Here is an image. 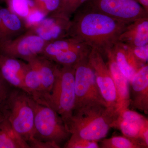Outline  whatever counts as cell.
Listing matches in <instances>:
<instances>
[{
  "instance_id": "6da1fadb",
  "label": "cell",
  "mask_w": 148,
  "mask_h": 148,
  "mask_svg": "<svg viewBox=\"0 0 148 148\" xmlns=\"http://www.w3.org/2000/svg\"><path fill=\"white\" fill-rule=\"evenodd\" d=\"M128 24L86 5L74 14L68 37L98 51L106 57Z\"/></svg>"
},
{
  "instance_id": "7a4b0ae2",
  "label": "cell",
  "mask_w": 148,
  "mask_h": 148,
  "mask_svg": "<svg viewBox=\"0 0 148 148\" xmlns=\"http://www.w3.org/2000/svg\"><path fill=\"white\" fill-rule=\"evenodd\" d=\"M14 129L31 148H53L36 138L34 111L31 97L24 90L13 87L2 112Z\"/></svg>"
},
{
  "instance_id": "3957f363",
  "label": "cell",
  "mask_w": 148,
  "mask_h": 148,
  "mask_svg": "<svg viewBox=\"0 0 148 148\" xmlns=\"http://www.w3.org/2000/svg\"><path fill=\"white\" fill-rule=\"evenodd\" d=\"M116 117L106 106L89 104L74 110L66 126L71 134L99 142L107 136Z\"/></svg>"
},
{
  "instance_id": "277c9868",
  "label": "cell",
  "mask_w": 148,
  "mask_h": 148,
  "mask_svg": "<svg viewBox=\"0 0 148 148\" xmlns=\"http://www.w3.org/2000/svg\"><path fill=\"white\" fill-rule=\"evenodd\" d=\"M31 101L34 111L36 138L53 148H61L71 135L62 118L49 106L37 103L31 97Z\"/></svg>"
},
{
  "instance_id": "5b68a950",
  "label": "cell",
  "mask_w": 148,
  "mask_h": 148,
  "mask_svg": "<svg viewBox=\"0 0 148 148\" xmlns=\"http://www.w3.org/2000/svg\"><path fill=\"white\" fill-rule=\"evenodd\" d=\"M75 100V66H59L47 106L57 112L66 125L73 115Z\"/></svg>"
},
{
  "instance_id": "8992f818",
  "label": "cell",
  "mask_w": 148,
  "mask_h": 148,
  "mask_svg": "<svg viewBox=\"0 0 148 148\" xmlns=\"http://www.w3.org/2000/svg\"><path fill=\"white\" fill-rule=\"evenodd\" d=\"M88 56L81 59L75 66V100L74 110L89 104H100L107 107L96 83Z\"/></svg>"
},
{
  "instance_id": "52a82bcc",
  "label": "cell",
  "mask_w": 148,
  "mask_h": 148,
  "mask_svg": "<svg viewBox=\"0 0 148 148\" xmlns=\"http://www.w3.org/2000/svg\"><path fill=\"white\" fill-rule=\"evenodd\" d=\"M91 49L71 37L47 43L41 55L62 66H75L87 56Z\"/></svg>"
},
{
  "instance_id": "ba28073f",
  "label": "cell",
  "mask_w": 148,
  "mask_h": 148,
  "mask_svg": "<svg viewBox=\"0 0 148 148\" xmlns=\"http://www.w3.org/2000/svg\"><path fill=\"white\" fill-rule=\"evenodd\" d=\"M47 43L29 29L11 39L0 40V53L28 62L41 55Z\"/></svg>"
},
{
  "instance_id": "9c48e42d",
  "label": "cell",
  "mask_w": 148,
  "mask_h": 148,
  "mask_svg": "<svg viewBox=\"0 0 148 148\" xmlns=\"http://www.w3.org/2000/svg\"><path fill=\"white\" fill-rule=\"evenodd\" d=\"M86 6L126 24L148 16L136 0H88Z\"/></svg>"
},
{
  "instance_id": "30bf717a",
  "label": "cell",
  "mask_w": 148,
  "mask_h": 148,
  "mask_svg": "<svg viewBox=\"0 0 148 148\" xmlns=\"http://www.w3.org/2000/svg\"><path fill=\"white\" fill-rule=\"evenodd\" d=\"M95 80L107 108L117 115V95L114 83L104 57L98 51L91 49L88 56Z\"/></svg>"
},
{
  "instance_id": "8fae6325",
  "label": "cell",
  "mask_w": 148,
  "mask_h": 148,
  "mask_svg": "<svg viewBox=\"0 0 148 148\" xmlns=\"http://www.w3.org/2000/svg\"><path fill=\"white\" fill-rule=\"evenodd\" d=\"M111 127L119 130L123 135L140 140L148 147V119L129 108L116 116Z\"/></svg>"
},
{
  "instance_id": "7c38bea8",
  "label": "cell",
  "mask_w": 148,
  "mask_h": 148,
  "mask_svg": "<svg viewBox=\"0 0 148 148\" xmlns=\"http://www.w3.org/2000/svg\"><path fill=\"white\" fill-rule=\"evenodd\" d=\"M71 23V18L56 12L48 14L28 29L48 42L68 37Z\"/></svg>"
},
{
  "instance_id": "4fadbf2b",
  "label": "cell",
  "mask_w": 148,
  "mask_h": 148,
  "mask_svg": "<svg viewBox=\"0 0 148 148\" xmlns=\"http://www.w3.org/2000/svg\"><path fill=\"white\" fill-rule=\"evenodd\" d=\"M29 61L34 63L38 73L42 98L41 104L48 106V100L53 88L59 65L42 55L37 56Z\"/></svg>"
},
{
  "instance_id": "5bb4252c",
  "label": "cell",
  "mask_w": 148,
  "mask_h": 148,
  "mask_svg": "<svg viewBox=\"0 0 148 148\" xmlns=\"http://www.w3.org/2000/svg\"><path fill=\"white\" fill-rule=\"evenodd\" d=\"M130 105L146 114H148V65H144L137 71L130 83Z\"/></svg>"
},
{
  "instance_id": "9a60e30c",
  "label": "cell",
  "mask_w": 148,
  "mask_h": 148,
  "mask_svg": "<svg viewBox=\"0 0 148 148\" xmlns=\"http://www.w3.org/2000/svg\"><path fill=\"white\" fill-rule=\"evenodd\" d=\"M106 57L108 59L107 65L114 83L117 95V115L123 110L130 108V85L128 79L120 70L117 64L112 49L108 52Z\"/></svg>"
},
{
  "instance_id": "2e32d148",
  "label": "cell",
  "mask_w": 148,
  "mask_h": 148,
  "mask_svg": "<svg viewBox=\"0 0 148 148\" xmlns=\"http://www.w3.org/2000/svg\"><path fill=\"white\" fill-rule=\"evenodd\" d=\"M28 68L27 62L0 53V73L12 87L23 90L24 77Z\"/></svg>"
},
{
  "instance_id": "e0dca14e",
  "label": "cell",
  "mask_w": 148,
  "mask_h": 148,
  "mask_svg": "<svg viewBox=\"0 0 148 148\" xmlns=\"http://www.w3.org/2000/svg\"><path fill=\"white\" fill-rule=\"evenodd\" d=\"M118 41L130 46L148 44V16L138 18L127 24L119 37Z\"/></svg>"
},
{
  "instance_id": "ac0fdd59",
  "label": "cell",
  "mask_w": 148,
  "mask_h": 148,
  "mask_svg": "<svg viewBox=\"0 0 148 148\" xmlns=\"http://www.w3.org/2000/svg\"><path fill=\"white\" fill-rule=\"evenodd\" d=\"M115 60L130 83L137 71L143 66L138 64L126 45L117 42L112 49Z\"/></svg>"
},
{
  "instance_id": "d6986e66",
  "label": "cell",
  "mask_w": 148,
  "mask_h": 148,
  "mask_svg": "<svg viewBox=\"0 0 148 148\" xmlns=\"http://www.w3.org/2000/svg\"><path fill=\"white\" fill-rule=\"evenodd\" d=\"M0 17L3 30L2 38L0 40L11 39L22 34L27 30L24 19L8 8L0 5Z\"/></svg>"
},
{
  "instance_id": "ffe728a7",
  "label": "cell",
  "mask_w": 148,
  "mask_h": 148,
  "mask_svg": "<svg viewBox=\"0 0 148 148\" xmlns=\"http://www.w3.org/2000/svg\"><path fill=\"white\" fill-rule=\"evenodd\" d=\"M0 148H31L3 113L0 115Z\"/></svg>"
},
{
  "instance_id": "44dd1931",
  "label": "cell",
  "mask_w": 148,
  "mask_h": 148,
  "mask_svg": "<svg viewBox=\"0 0 148 148\" xmlns=\"http://www.w3.org/2000/svg\"><path fill=\"white\" fill-rule=\"evenodd\" d=\"M28 68L24 79L23 90L37 103L41 104L40 84L36 68L32 61L27 62Z\"/></svg>"
},
{
  "instance_id": "7402d4cb",
  "label": "cell",
  "mask_w": 148,
  "mask_h": 148,
  "mask_svg": "<svg viewBox=\"0 0 148 148\" xmlns=\"http://www.w3.org/2000/svg\"><path fill=\"white\" fill-rule=\"evenodd\" d=\"M101 148H148L140 140L126 136H114L102 139L98 142Z\"/></svg>"
},
{
  "instance_id": "603a6c76",
  "label": "cell",
  "mask_w": 148,
  "mask_h": 148,
  "mask_svg": "<svg viewBox=\"0 0 148 148\" xmlns=\"http://www.w3.org/2000/svg\"><path fill=\"white\" fill-rule=\"evenodd\" d=\"M6 3L9 9L24 20L36 8L33 0H8Z\"/></svg>"
},
{
  "instance_id": "cb8c5ba5",
  "label": "cell",
  "mask_w": 148,
  "mask_h": 148,
  "mask_svg": "<svg viewBox=\"0 0 148 148\" xmlns=\"http://www.w3.org/2000/svg\"><path fill=\"white\" fill-rule=\"evenodd\" d=\"M64 147L65 148H100L98 141L86 140L73 134H71Z\"/></svg>"
},
{
  "instance_id": "d4e9b609",
  "label": "cell",
  "mask_w": 148,
  "mask_h": 148,
  "mask_svg": "<svg viewBox=\"0 0 148 148\" xmlns=\"http://www.w3.org/2000/svg\"><path fill=\"white\" fill-rule=\"evenodd\" d=\"M35 7L46 16L58 12L61 5V0H33Z\"/></svg>"
},
{
  "instance_id": "484cf974",
  "label": "cell",
  "mask_w": 148,
  "mask_h": 148,
  "mask_svg": "<svg viewBox=\"0 0 148 148\" xmlns=\"http://www.w3.org/2000/svg\"><path fill=\"white\" fill-rule=\"evenodd\" d=\"M88 0H61V5L58 12L71 18L79 8Z\"/></svg>"
},
{
  "instance_id": "4316f807",
  "label": "cell",
  "mask_w": 148,
  "mask_h": 148,
  "mask_svg": "<svg viewBox=\"0 0 148 148\" xmlns=\"http://www.w3.org/2000/svg\"><path fill=\"white\" fill-rule=\"evenodd\" d=\"M127 46L135 60L140 66H143L148 64V44L140 47Z\"/></svg>"
},
{
  "instance_id": "83f0119b",
  "label": "cell",
  "mask_w": 148,
  "mask_h": 148,
  "mask_svg": "<svg viewBox=\"0 0 148 148\" xmlns=\"http://www.w3.org/2000/svg\"><path fill=\"white\" fill-rule=\"evenodd\" d=\"M12 88L4 79L0 73V115Z\"/></svg>"
},
{
  "instance_id": "f1b7e54d",
  "label": "cell",
  "mask_w": 148,
  "mask_h": 148,
  "mask_svg": "<svg viewBox=\"0 0 148 148\" xmlns=\"http://www.w3.org/2000/svg\"><path fill=\"white\" fill-rule=\"evenodd\" d=\"M46 16L44 14L36 8L32 10L28 16L24 20L27 29L39 23Z\"/></svg>"
},
{
  "instance_id": "f546056e",
  "label": "cell",
  "mask_w": 148,
  "mask_h": 148,
  "mask_svg": "<svg viewBox=\"0 0 148 148\" xmlns=\"http://www.w3.org/2000/svg\"><path fill=\"white\" fill-rule=\"evenodd\" d=\"M139 4L148 12V0H136Z\"/></svg>"
},
{
  "instance_id": "4dcf8cb0",
  "label": "cell",
  "mask_w": 148,
  "mask_h": 148,
  "mask_svg": "<svg viewBox=\"0 0 148 148\" xmlns=\"http://www.w3.org/2000/svg\"><path fill=\"white\" fill-rule=\"evenodd\" d=\"M3 35V30L2 22L0 17V39L2 38Z\"/></svg>"
},
{
  "instance_id": "1f68e13d",
  "label": "cell",
  "mask_w": 148,
  "mask_h": 148,
  "mask_svg": "<svg viewBox=\"0 0 148 148\" xmlns=\"http://www.w3.org/2000/svg\"><path fill=\"white\" fill-rule=\"evenodd\" d=\"M8 0H0V2H5L6 3Z\"/></svg>"
}]
</instances>
